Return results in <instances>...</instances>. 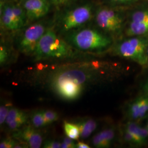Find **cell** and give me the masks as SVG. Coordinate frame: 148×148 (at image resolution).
<instances>
[{
    "instance_id": "4dcf8cb0",
    "label": "cell",
    "mask_w": 148,
    "mask_h": 148,
    "mask_svg": "<svg viewBox=\"0 0 148 148\" xmlns=\"http://www.w3.org/2000/svg\"><path fill=\"white\" fill-rule=\"evenodd\" d=\"M7 1H8V0H0V1H1V6L2 5Z\"/></svg>"
},
{
    "instance_id": "5bb4252c",
    "label": "cell",
    "mask_w": 148,
    "mask_h": 148,
    "mask_svg": "<svg viewBox=\"0 0 148 148\" xmlns=\"http://www.w3.org/2000/svg\"><path fill=\"white\" fill-rule=\"evenodd\" d=\"M147 32H148V21L140 22L131 21L126 32L128 36L142 35Z\"/></svg>"
},
{
    "instance_id": "603a6c76",
    "label": "cell",
    "mask_w": 148,
    "mask_h": 148,
    "mask_svg": "<svg viewBox=\"0 0 148 148\" xmlns=\"http://www.w3.org/2000/svg\"><path fill=\"white\" fill-rule=\"evenodd\" d=\"M10 109H10V108L7 105L1 106L0 107V125L1 126L5 123L7 117Z\"/></svg>"
},
{
    "instance_id": "ba28073f",
    "label": "cell",
    "mask_w": 148,
    "mask_h": 148,
    "mask_svg": "<svg viewBox=\"0 0 148 148\" xmlns=\"http://www.w3.org/2000/svg\"><path fill=\"white\" fill-rule=\"evenodd\" d=\"M13 137L24 142L29 148H40L43 142L41 133L32 126H27L18 130L13 134Z\"/></svg>"
},
{
    "instance_id": "30bf717a",
    "label": "cell",
    "mask_w": 148,
    "mask_h": 148,
    "mask_svg": "<svg viewBox=\"0 0 148 148\" xmlns=\"http://www.w3.org/2000/svg\"><path fill=\"white\" fill-rule=\"evenodd\" d=\"M129 115L134 119L143 118L148 112V97L139 98L131 104L129 108Z\"/></svg>"
},
{
    "instance_id": "2e32d148",
    "label": "cell",
    "mask_w": 148,
    "mask_h": 148,
    "mask_svg": "<svg viewBox=\"0 0 148 148\" xmlns=\"http://www.w3.org/2000/svg\"><path fill=\"white\" fill-rule=\"evenodd\" d=\"M64 130L66 136L74 140L78 139L80 137L79 128L77 124L64 122Z\"/></svg>"
},
{
    "instance_id": "5b68a950",
    "label": "cell",
    "mask_w": 148,
    "mask_h": 148,
    "mask_svg": "<svg viewBox=\"0 0 148 148\" xmlns=\"http://www.w3.org/2000/svg\"><path fill=\"white\" fill-rule=\"evenodd\" d=\"M92 16V7L90 5L77 7L67 12L61 19L60 27L63 32H69L85 24Z\"/></svg>"
},
{
    "instance_id": "e575fe53",
    "label": "cell",
    "mask_w": 148,
    "mask_h": 148,
    "mask_svg": "<svg viewBox=\"0 0 148 148\" xmlns=\"http://www.w3.org/2000/svg\"><path fill=\"white\" fill-rule=\"evenodd\" d=\"M24 1H25V0H24Z\"/></svg>"
},
{
    "instance_id": "83f0119b",
    "label": "cell",
    "mask_w": 148,
    "mask_h": 148,
    "mask_svg": "<svg viewBox=\"0 0 148 148\" xmlns=\"http://www.w3.org/2000/svg\"><path fill=\"white\" fill-rule=\"evenodd\" d=\"M77 145V148H90V147L87 144L81 142H79L77 144H76Z\"/></svg>"
},
{
    "instance_id": "9c48e42d",
    "label": "cell",
    "mask_w": 148,
    "mask_h": 148,
    "mask_svg": "<svg viewBox=\"0 0 148 148\" xmlns=\"http://www.w3.org/2000/svg\"><path fill=\"white\" fill-rule=\"evenodd\" d=\"M1 8V22L4 28L10 31H16L21 29L13 14L11 5H3Z\"/></svg>"
},
{
    "instance_id": "484cf974",
    "label": "cell",
    "mask_w": 148,
    "mask_h": 148,
    "mask_svg": "<svg viewBox=\"0 0 148 148\" xmlns=\"http://www.w3.org/2000/svg\"><path fill=\"white\" fill-rule=\"evenodd\" d=\"M45 148H61V143L55 140H47L43 144Z\"/></svg>"
},
{
    "instance_id": "d4e9b609",
    "label": "cell",
    "mask_w": 148,
    "mask_h": 148,
    "mask_svg": "<svg viewBox=\"0 0 148 148\" xmlns=\"http://www.w3.org/2000/svg\"><path fill=\"white\" fill-rule=\"evenodd\" d=\"M74 139L68 137L64 138L63 141L61 143V148H77V145L75 143Z\"/></svg>"
},
{
    "instance_id": "ffe728a7",
    "label": "cell",
    "mask_w": 148,
    "mask_h": 148,
    "mask_svg": "<svg viewBox=\"0 0 148 148\" xmlns=\"http://www.w3.org/2000/svg\"><path fill=\"white\" fill-rule=\"evenodd\" d=\"M43 113L47 125L58 120V114L56 111L52 110H45L43 111Z\"/></svg>"
},
{
    "instance_id": "f1b7e54d",
    "label": "cell",
    "mask_w": 148,
    "mask_h": 148,
    "mask_svg": "<svg viewBox=\"0 0 148 148\" xmlns=\"http://www.w3.org/2000/svg\"><path fill=\"white\" fill-rule=\"evenodd\" d=\"M54 5H60L65 3L67 0H50Z\"/></svg>"
},
{
    "instance_id": "9a60e30c",
    "label": "cell",
    "mask_w": 148,
    "mask_h": 148,
    "mask_svg": "<svg viewBox=\"0 0 148 148\" xmlns=\"http://www.w3.org/2000/svg\"><path fill=\"white\" fill-rule=\"evenodd\" d=\"M13 14L19 25L23 27L27 22V18L26 12L24 7L16 5H11Z\"/></svg>"
},
{
    "instance_id": "f546056e",
    "label": "cell",
    "mask_w": 148,
    "mask_h": 148,
    "mask_svg": "<svg viewBox=\"0 0 148 148\" xmlns=\"http://www.w3.org/2000/svg\"><path fill=\"white\" fill-rule=\"evenodd\" d=\"M143 90H144V92L148 95V81L145 84L144 86L143 87Z\"/></svg>"
},
{
    "instance_id": "cb8c5ba5",
    "label": "cell",
    "mask_w": 148,
    "mask_h": 148,
    "mask_svg": "<svg viewBox=\"0 0 148 148\" xmlns=\"http://www.w3.org/2000/svg\"><path fill=\"white\" fill-rule=\"evenodd\" d=\"M9 54L7 48L4 45H1L0 46V64L3 65L8 59Z\"/></svg>"
},
{
    "instance_id": "7a4b0ae2",
    "label": "cell",
    "mask_w": 148,
    "mask_h": 148,
    "mask_svg": "<svg viewBox=\"0 0 148 148\" xmlns=\"http://www.w3.org/2000/svg\"><path fill=\"white\" fill-rule=\"evenodd\" d=\"M69 40L75 47L85 51L101 50L111 44L109 38L90 29H84L71 33Z\"/></svg>"
},
{
    "instance_id": "836d02e7",
    "label": "cell",
    "mask_w": 148,
    "mask_h": 148,
    "mask_svg": "<svg viewBox=\"0 0 148 148\" xmlns=\"http://www.w3.org/2000/svg\"><path fill=\"white\" fill-rule=\"evenodd\" d=\"M147 129H148V125H147Z\"/></svg>"
},
{
    "instance_id": "44dd1931",
    "label": "cell",
    "mask_w": 148,
    "mask_h": 148,
    "mask_svg": "<svg viewBox=\"0 0 148 148\" xmlns=\"http://www.w3.org/2000/svg\"><path fill=\"white\" fill-rule=\"evenodd\" d=\"M148 21V10L138 11L133 13L132 16V22Z\"/></svg>"
},
{
    "instance_id": "ac0fdd59",
    "label": "cell",
    "mask_w": 148,
    "mask_h": 148,
    "mask_svg": "<svg viewBox=\"0 0 148 148\" xmlns=\"http://www.w3.org/2000/svg\"><path fill=\"white\" fill-rule=\"evenodd\" d=\"M26 114H27L24 111H22L19 109L14 108H11L7 117L5 123L6 125H8L11 122L14 121L16 119L23 116Z\"/></svg>"
},
{
    "instance_id": "8992f818",
    "label": "cell",
    "mask_w": 148,
    "mask_h": 148,
    "mask_svg": "<svg viewBox=\"0 0 148 148\" xmlns=\"http://www.w3.org/2000/svg\"><path fill=\"white\" fill-rule=\"evenodd\" d=\"M95 20L98 27L111 32L120 30L122 24V20L119 14L109 8L99 10L97 12Z\"/></svg>"
},
{
    "instance_id": "1f68e13d",
    "label": "cell",
    "mask_w": 148,
    "mask_h": 148,
    "mask_svg": "<svg viewBox=\"0 0 148 148\" xmlns=\"http://www.w3.org/2000/svg\"><path fill=\"white\" fill-rule=\"evenodd\" d=\"M116 1H133V0H114Z\"/></svg>"
},
{
    "instance_id": "4316f807",
    "label": "cell",
    "mask_w": 148,
    "mask_h": 148,
    "mask_svg": "<svg viewBox=\"0 0 148 148\" xmlns=\"http://www.w3.org/2000/svg\"><path fill=\"white\" fill-rule=\"evenodd\" d=\"M124 138H125V140L127 142L136 145L134 138L133 137V136L130 133L126 130L124 133Z\"/></svg>"
},
{
    "instance_id": "d6986e66",
    "label": "cell",
    "mask_w": 148,
    "mask_h": 148,
    "mask_svg": "<svg viewBox=\"0 0 148 148\" xmlns=\"http://www.w3.org/2000/svg\"><path fill=\"white\" fill-rule=\"evenodd\" d=\"M27 120L28 116L26 114L23 116L16 119L14 121L11 122L7 125L11 130H16L25 124L27 121Z\"/></svg>"
},
{
    "instance_id": "7402d4cb",
    "label": "cell",
    "mask_w": 148,
    "mask_h": 148,
    "mask_svg": "<svg viewBox=\"0 0 148 148\" xmlns=\"http://www.w3.org/2000/svg\"><path fill=\"white\" fill-rule=\"evenodd\" d=\"M1 148H23L16 140L12 138H7L0 143Z\"/></svg>"
},
{
    "instance_id": "3957f363",
    "label": "cell",
    "mask_w": 148,
    "mask_h": 148,
    "mask_svg": "<svg viewBox=\"0 0 148 148\" xmlns=\"http://www.w3.org/2000/svg\"><path fill=\"white\" fill-rule=\"evenodd\" d=\"M148 41L143 38L134 37L121 43L117 51L122 57L144 66L148 63Z\"/></svg>"
},
{
    "instance_id": "52a82bcc",
    "label": "cell",
    "mask_w": 148,
    "mask_h": 148,
    "mask_svg": "<svg viewBox=\"0 0 148 148\" xmlns=\"http://www.w3.org/2000/svg\"><path fill=\"white\" fill-rule=\"evenodd\" d=\"M49 6L47 0H25L23 4L27 20L30 21H36L45 16Z\"/></svg>"
},
{
    "instance_id": "277c9868",
    "label": "cell",
    "mask_w": 148,
    "mask_h": 148,
    "mask_svg": "<svg viewBox=\"0 0 148 148\" xmlns=\"http://www.w3.org/2000/svg\"><path fill=\"white\" fill-rule=\"evenodd\" d=\"M46 31V27L42 23H35L28 27L19 40V50L25 54L33 55L40 39Z\"/></svg>"
},
{
    "instance_id": "8fae6325",
    "label": "cell",
    "mask_w": 148,
    "mask_h": 148,
    "mask_svg": "<svg viewBox=\"0 0 148 148\" xmlns=\"http://www.w3.org/2000/svg\"><path fill=\"white\" fill-rule=\"evenodd\" d=\"M115 137V131L113 129H106L95 135L92 139V144L99 148H109Z\"/></svg>"
},
{
    "instance_id": "6da1fadb",
    "label": "cell",
    "mask_w": 148,
    "mask_h": 148,
    "mask_svg": "<svg viewBox=\"0 0 148 148\" xmlns=\"http://www.w3.org/2000/svg\"><path fill=\"white\" fill-rule=\"evenodd\" d=\"M71 53L69 45L52 30L43 34L34 53L36 60L46 58H61Z\"/></svg>"
},
{
    "instance_id": "7c38bea8",
    "label": "cell",
    "mask_w": 148,
    "mask_h": 148,
    "mask_svg": "<svg viewBox=\"0 0 148 148\" xmlns=\"http://www.w3.org/2000/svg\"><path fill=\"white\" fill-rule=\"evenodd\" d=\"M125 130L130 133L134 138L136 145H141L146 142L148 137L147 128L140 127L133 122H128L126 125Z\"/></svg>"
},
{
    "instance_id": "4fadbf2b",
    "label": "cell",
    "mask_w": 148,
    "mask_h": 148,
    "mask_svg": "<svg viewBox=\"0 0 148 148\" xmlns=\"http://www.w3.org/2000/svg\"><path fill=\"white\" fill-rule=\"evenodd\" d=\"M79 126L80 133V137L86 139L95 131L97 123L95 120L89 119L81 121L76 123Z\"/></svg>"
},
{
    "instance_id": "d6a6232c",
    "label": "cell",
    "mask_w": 148,
    "mask_h": 148,
    "mask_svg": "<svg viewBox=\"0 0 148 148\" xmlns=\"http://www.w3.org/2000/svg\"><path fill=\"white\" fill-rule=\"evenodd\" d=\"M147 54H148V48H147Z\"/></svg>"
},
{
    "instance_id": "e0dca14e",
    "label": "cell",
    "mask_w": 148,
    "mask_h": 148,
    "mask_svg": "<svg viewBox=\"0 0 148 148\" xmlns=\"http://www.w3.org/2000/svg\"><path fill=\"white\" fill-rule=\"evenodd\" d=\"M31 121L34 127L36 128L43 127L47 125L43 116V111L35 112L32 115Z\"/></svg>"
}]
</instances>
